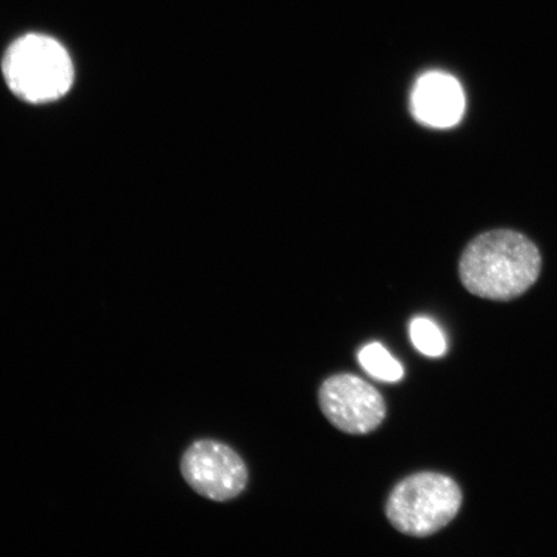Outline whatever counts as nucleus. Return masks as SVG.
Wrapping results in <instances>:
<instances>
[{
	"label": "nucleus",
	"mask_w": 557,
	"mask_h": 557,
	"mask_svg": "<svg viewBox=\"0 0 557 557\" xmlns=\"http://www.w3.org/2000/svg\"><path fill=\"white\" fill-rule=\"evenodd\" d=\"M540 250L527 236L494 230L473 239L459 261L465 288L493 301H510L532 287L541 273Z\"/></svg>",
	"instance_id": "1"
},
{
	"label": "nucleus",
	"mask_w": 557,
	"mask_h": 557,
	"mask_svg": "<svg viewBox=\"0 0 557 557\" xmlns=\"http://www.w3.org/2000/svg\"><path fill=\"white\" fill-rule=\"evenodd\" d=\"M3 74L13 94L35 103L60 99L74 81L73 62L64 46L40 34H27L9 48Z\"/></svg>",
	"instance_id": "2"
},
{
	"label": "nucleus",
	"mask_w": 557,
	"mask_h": 557,
	"mask_svg": "<svg viewBox=\"0 0 557 557\" xmlns=\"http://www.w3.org/2000/svg\"><path fill=\"white\" fill-rule=\"evenodd\" d=\"M462 505V492L443 473L420 472L404 479L389 494L386 517L409 537H429L447 527Z\"/></svg>",
	"instance_id": "3"
},
{
	"label": "nucleus",
	"mask_w": 557,
	"mask_h": 557,
	"mask_svg": "<svg viewBox=\"0 0 557 557\" xmlns=\"http://www.w3.org/2000/svg\"><path fill=\"white\" fill-rule=\"evenodd\" d=\"M181 473L194 492L214 503H227L243 493L248 470L228 445L215 441L195 442L181 458Z\"/></svg>",
	"instance_id": "4"
},
{
	"label": "nucleus",
	"mask_w": 557,
	"mask_h": 557,
	"mask_svg": "<svg viewBox=\"0 0 557 557\" xmlns=\"http://www.w3.org/2000/svg\"><path fill=\"white\" fill-rule=\"evenodd\" d=\"M319 404L334 428L366 435L381 426L386 404L377 388L354 374H336L319 389Z\"/></svg>",
	"instance_id": "5"
},
{
	"label": "nucleus",
	"mask_w": 557,
	"mask_h": 557,
	"mask_svg": "<svg viewBox=\"0 0 557 557\" xmlns=\"http://www.w3.org/2000/svg\"><path fill=\"white\" fill-rule=\"evenodd\" d=\"M410 109L416 121L428 127H455L461 122L466 109L463 88L450 74L429 72L416 82Z\"/></svg>",
	"instance_id": "6"
},
{
	"label": "nucleus",
	"mask_w": 557,
	"mask_h": 557,
	"mask_svg": "<svg viewBox=\"0 0 557 557\" xmlns=\"http://www.w3.org/2000/svg\"><path fill=\"white\" fill-rule=\"evenodd\" d=\"M359 363L374 380L382 382H399L404 377V368L385 346L373 343L361 348Z\"/></svg>",
	"instance_id": "7"
},
{
	"label": "nucleus",
	"mask_w": 557,
	"mask_h": 557,
	"mask_svg": "<svg viewBox=\"0 0 557 557\" xmlns=\"http://www.w3.org/2000/svg\"><path fill=\"white\" fill-rule=\"evenodd\" d=\"M410 339L413 346L429 358H441L447 352V338L433 320L416 318L409 325Z\"/></svg>",
	"instance_id": "8"
}]
</instances>
